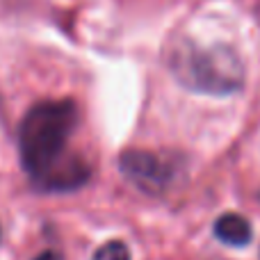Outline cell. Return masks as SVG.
I'll return each mask as SVG.
<instances>
[{
    "label": "cell",
    "mask_w": 260,
    "mask_h": 260,
    "mask_svg": "<svg viewBox=\"0 0 260 260\" xmlns=\"http://www.w3.org/2000/svg\"><path fill=\"white\" fill-rule=\"evenodd\" d=\"M78 121L80 110L69 99L41 101L25 112L18 126V153L32 185L71 155L67 144Z\"/></svg>",
    "instance_id": "cell-1"
},
{
    "label": "cell",
    "mask_w": 260,
    "mask_h": 260,
    "mask_svg": "<svg viewBox=\"0 0 260 260\" xmlns=\"http://www.w3.org/2000/svg\"><path fill=\"white\" fill-rule=\"evenodd\" d=\"M165 59L176 82L194 94L231 96L244 87V64L226 44L201 46L192 39H176Z\"/></svg>",
    "instance_id": "cell-2"
},
{
    "label": "cell",
    "mask_w": 260,
    "mask_h": 260,
    "mask_svg": "<svg viewBox=\"0 0 260 260\" xmlns=\"http://www.w3.org/2000/svg\"><path fill=\"white\" fill-rule=\"evenodd\" d=\"M119 169L135 187L146 194L167 192L176 176L174 162L151 151H126L119 157Z\"/></svg>",
    "instance_id": "cell-3"
},
{
    "label": "cell",
    "mask_w": 260,
    "mask_h": 260,
    "mask_svg": "<svg viewBox=\"0 0 260 260\" xmlns=\"http://www.w3.org/2000/svg\"><path fill=\"white\" fill-rule=\"evenodd\" d=\"M215 238L229 247H244L251 242L253 231L249 219H244L238 212H226L215 221Z\"/></svg>",
    "instance_id": "cell-4"
},
{
    "label": "cell",
    "mask_w": 260,
    "mask_h": 260,
    "mask_svg": "<svg viewBox=\"0 0 260 260\" xmlns=\"http://www.w3.org/2000/svg\"><path fill=\"white\" fill-rule=\"evenodd\" d=\"M91 260H130V249L121 240H110L101 249H96Z\"/></svg>",
    "instance_id": "cell-5"
},
{
    "label": "cell",
    "mask_w": 260,
    "mask_h": 260,
    "mask_svg": "<svg viewBox=\"0 0 260 260\" xmlns=\"http://www.w3.org/2000/svg\"><path fill=\"white\" fill-rule=\"evenodd\" d=\"M35 260H62V253L55 251V249H46V251H41Z\"/></svg>",
    "instance_id": "cell-6"
}]
</instances>
